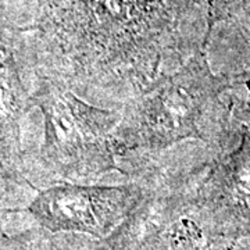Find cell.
<instances>
[{
  "label": "cell",
  "instance_id": "cell-2",
  "mask_svg": "<svg viewBox=\"0 0 250 250\" xmlns=\"http://www.w3.org/2000/svg\"><path fill=\"white\" fill-rule=\"evenodd\" d=\"M238 85V77L214 74L206 46L200 47L121 108L114 129L120 157L156 156L184 141H200L217 154L227 152L233 136V102L224 93Z\"/></svg>",
  "mask_w": 250,
  "mask_h": 250
},
{
  "label": "cell",
  "instance_id": "cell-6",
  "mask_svg": "<svg viewBox=\"0 0 250 250\" xmlns=\"http://www.w3.org/2000/svg\"><path fill=\"white\" fill-rule=\"evenodd\" d=\"M208 3V32L217 21L232 16L233 13L239 11L245 6H249L250 0H207Z\"/></svg>",
  "mask_w": 250,
  "mask_h": 250
},
{
  "label": "cell",
  "instance_id": "cell-4",
  "mask_svg": "<svg viewBox=\"0 0 250 250\" xmlns=\"http://www.w3.org/2000/svg\"><path fill=\"white\" fill-rule=\"evenodd\" d=\"M157 168L154 156H141L138 163L123 171L126 182L47 185L32 200L29 211L47 232L106 239L142 203Z\"/></svg>",
  "mask_w": 250,
  "mask_h": 250
},
{
  "label": "cell",
  "instance_id": "cell-8",
  "mask_svg": "<svg viewBox=\"0 0 250 250\" xmlns=\"http://www.w3.org/2000/svg\"><path fill=\"white\" fill-rule=\"evenodd\" d=\"M239 118H241L242 125H246L250 128V99L245 106L241 107V117Z\"/></svg>",
  "mask_w": 250,
  "mask_h": 250
},
{
  "label": "cell",
  "instance_id": "cell-3",
  "mask_svg": "<svg viewBox=\"0 0 250 250\" xmlns=\"http://www.w3.org/2000/svg\"><path fill=\"white\" fill-rule=\"evenodd\" d=\"M31 98L43 118V138L28 160L29 185L89 184L120 171L114 129L121 108L96 106L39 70Z\"/></svg>",
  "mask_w": 250,
  "mask_h": 250
},
{
  "label": "cell",
  "instance_id": "cell-7",
  "mask_svg": "<svg viewBox=\"0 0 250 250\" xmlns=\"http://www.w3.org/2000/svg\"><path fill=\"white\" fill-rule=\"evenodd\" d=\"M192 250H236L233 241H221V239H208L202 246Z\"/></svg>",
  "mask_w": 250,
  "mask_h": 250
},
{
  "label": "cell",
  "instance_id": "cell-9",
  "mask_svg": "<svg viewBox=\"0 0 250 250\" xmlns=\"http://www.w3.org/2000/svg\"><path fill=\"white\" fill-rule=\"evenodd\" d=\"M238 81H239V85H245L250 93V70L242 75H238Z\"/></svg>",
  "mask_w": 250,
  "mask_h": 250
},
{
  "label": "cell",
  "instance_id": "cell-1",
  "mask_svg": "<svg viewBox=\"0 0 250 250\" xmlns=\"http://www.w3.org/2000/svg\"><path fill=\"white\" fill-rule=\"evenodd\" d=\"M197 0H38V70L81 98L123 108L205 46L185 22Z\"/></svg>",
  "mask_w": 250,
  "mask_h": 250
},
{
  "label": "cell",
  "instance_id": "cell-5",
  "mask_svg": "<svg viewBox=\"0 0 250 250\" xmlns=\"http://www.w3.org/2000/svg\"><path fill=\"white\" fill-rule=\"evenodd\" d=\"M187 214L208 239L250 236V128L243 125L233 149L199 168Z\"/></svg>",
  "mask_w": 250,
  "mask_h": 250
}]
</instances>
